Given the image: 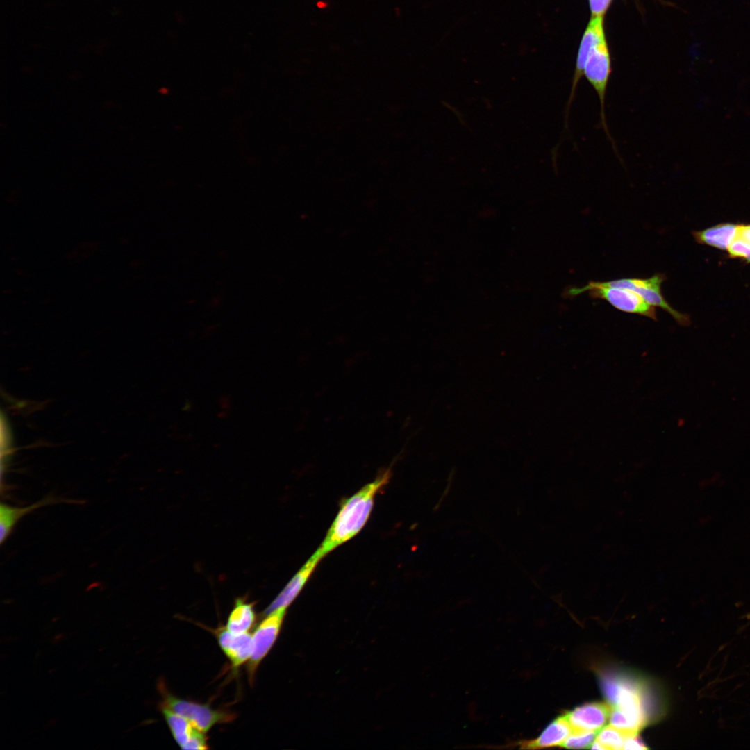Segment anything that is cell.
Returning <instances> with one entry per match:
<instances>
[{
  "instance_id": "cell-1",
  "label": "cell",
  "mask_w": 750,
  "mask_h": 750,
  "mask_svg": "<svg viewBox=\"0 0 750 750\" xmlns=\"http://www.w3.org/2000/svg\"><path fill=\"white\" fill-rule=\"evenodd\" d=\"M391 474L390 468L383 469L373 481L342 502L324 541L316 551L322 558L361 531L369 517L376 494L388 484Z\"/></svg>"
},
{
  "instance_id": "cell-2",
  "label": "cell",
  "mask_w": 750,
  "mask_h": 750,
  "mask_svg": "<svg viewBox=\"0 0 750 750\" xmlns=\"http://www.w3.org/2000/svg\"><path fill=\"white\" fill-rule=\"evenodd\" d=\"M601 683L611 707L610 724L626 734H638L650 720L644 706L642 684L634 678L618 675L605 676Z\"/></svg>"
},
{
  "instance_id": "cell-3",
  "label": "cell",
  "mask_w": 750,
  "mask_h": 750,
  "mask_svg": "<svg viewBox=\"0 0 750 750\" xmlns=\"http://www.w3.org/2000/svg\"><path fill=\"white\" fill-rule=\"evenodd\" d=\"M588 292L594 299L607 301L617 309L628 313L638 314L657 320L654 306L649 305L634 291L618 288L605 287L589 282L582 288H572L567 291V297H574Z\"/></svg>"
},
{
  "instance_id": "cell-4",
  "label": "cell",
  "mask_w": 750,
  "mask_h": 750,
  "mask_svg": "<svg viewBox=\"0 0 750 750\" xmlns=\"http://www.w3.org/2000/svg\"><path fill=\"white\" fill-rule=\"evenodd\" d=\"M665 278L664 274H656L648 278H621L608 281H594V283L634 291L649 305L662 308L669 313L680 325L688 326L690 322L689 316L673 308L661 292V285Z\"/></svg>"
},
{
  "instance_id": "cell-5",
  "label": "cell",
  "mask_w": 750,
  "mask_h": 750,
  "mask_svg": "<svg viewBox=\"0 0 750 750\" xmlns=\"http://www.w3.org/2000/svg\"><path fill=\"white\" fill-rule=\"evenodd\" d=\"M160 688L164 697L162 703L185 717L203 733L208 731L217 724L230 722L233 719V715L229 712L214 710L206 704L180 699L168 693L163 688Z\"/></svg>"
},
{
  "instance_id": "cell-6",
  "label": "cell",
  "mask_w": 750,
  "mask_h": 750,
  "mask_svg": "<svg viewBox=\"0 0 750 750\" xmlns=\"http://www.w3.org/2000/svg\"><path fill=\"white\" fill-rule=\"evenodd\" d=\"M610 74V57L606 42H604L597 46L590 53L585 65L583 75L599 98L601 124L608 138H610V136L606 123L605 104Z\"/></svg>"
},
{
  "instance_id": "cell-7",
  "label": "cell",
  "mask_w": 750,
  "mask_h": 750,
  "mask_svg": "<svg viewBox=\"0 0 750 750\" xmlns=\"http://www.w3.org/2000/svg\"><path fill=\"white\" fill-rule=\"evenodd\" d=\"M285 612V610H276L265 615L252 635L253 651L247 665V672L251 681L253 679L259 664L276 640Z\"/></svg>"
},
{
  "instance_id": "cell-8",
  "label": "cell",
  "mask_w": 750,
  "mask_h": 750,
  "mask_svg": "<svg viewBox=\"0 0 750 750\" xmlns=\"http://www.w3.org/2000/svg\"><path fill=\"white\" fill-rule=\"evenodd\" d=\"M606 42L603 17H592L582 38L575 66L572 86L567 103V112L574 100L576 88L583 75L585 65L591 51L599 44Z\"/></svg>"
},
{
  "instance_id": "cell-9",
  "label": "cell",
  "mask_w": 750,
  "mask_h": 750,
  "mask_svg": "<svg viewBox=\"0 0 750 750\" xmlns=\"http://www.w3.org/2000/svg\"><path fill=\"white\" fill-rule=\"evenodd\" d=\"M610 712L609 703L591 702L565 714L573 730L598 733L605 726Z\"/></svg>"
},
{
  "instance_id": "cell-10",
  "label": "cell",
  "mask_w": 750,
  "mask_h": 750,
  "mask_svg": "<svg viewBox=\"0 0 750 750\" xmlns=\"http://www.w3.org/2000/svg\"><path fill=\"white\" fill-rule=\"evenodd\" d=\"M322 558L315 551L265 610L264 615L276 610H285L303 589Z\"/></svg>"
},
{
  "instance_id": "cell-11",
  "label": "cell",
  "mask_w": 750,
  "mask_h": 750,
  "mask_svg": "<svg viewBox=\"0 0 750 750\" xmlns=\"http://www.w3.org/2000/svg\"><path fill=\"white\" fill-rule=\"evenodd\" d=\"M217 638L233 669H238L250 659L253 651V638L249 632L235 634L226 628H222L217 631Z\"/></svg>"
},
{
  "instance_id": "cell-12",
  "label": "cell",
  "mask_w": 750,
  "mask_h": 750,
  "mask_svg": "<svg viewBox=\"0 0 750 750\" xmlns=\"http://www.w3.org/2000/svg\"><path fill=\"white\" fill-rule=\"evenodd\" d=\"M67 502L66 499L47 496L42 499L26 507H15L1 503L0 506V541L1 544L6 540L18 521L31 511L42 506Z\"/></svg>"
},
{
  "instance_id": "cell-13",
  "label": "cell",
  "mask_w": 750,
  "mask_h": 750,
  "mask_svg": "<svg viewBox=\"0 0 750 750\" xmlns=\"http://www.w3.org/2000/svg\"><path fill=\"white\" fill-rule=\"evenodd\" d=\"M572 731L573 728L564 713L549 724L538 738L524 741L520 745L522 748L530 749L561 747Z\"/></svg>"
},
{
  "instance_id": "cell-14",
  "label": "cell",
  "mask_w": 750,
  "mask_h": 750,
  "mask_svg": "<svg viewBox=\"0 0 750 750\" xmlns=\"http://www.w3.org/2000/svg\"><path fill=\"white\" fill-rule=\"evenodd\" d=\"M738 224L720 223L703 230L693 231L692 235L695 241L700 244L727 251L735 236Z\"/></svg>"
},
{
  "instance_id": "cell-15",
  "label": "cell",
  "mask_w": 750,
  "mask_h": 750,
  "mask_svg": "<svg viewBox=\"0 0 750 750\" xmlns=\"http://www.w3.org/2000/svg\"><path fill=\"white\" fill-rule=\"evenodd\" d=\"M256 618L253 605L238 599L228 616L226 628L235 634L248 633L254 625Z\"/></svg>"
},
{
  "instance_id": "cell-16",
  "label": "cell",
  "mask_w": 750,
  "mask_h": 750,
  "mask_svg": "<svg viewBox=\"0 0 750 750\" xmlns=\"http://www.w3.org/2000/svg\"><path fill=\"white\" fill-rule=\"evenodd\" d=\"M161 711L173 737L179 746L183 749L198 728L185 717L176 713L163 703L161 706Z\"/></svg>"
},
{
  "instance_id": "cell-17",
  "label": "cell",
  "mask_w": 750,
  "mask_h": 750,
  "mask_svg": "<svg viewBox=\"0 0 750 750\" xmlns=\"http://www.w3.org/2000/svg\"><path fill=\"white\" fill-rule=\"evenodd\" d=\"M728 258L750 263V224H738L727 249Z\"/></svg>"
},
{
  "instance_id": "cell-18",
  "label": "cell",
  "mask_w": 750,
  "mask_h": 750,
  "mask_svg": "<svg viewBox=\"0 0 750 750\" xmlns=\"http://www.w3.org/2000/svg\"><path fill=\"white\" fill-rule=\"evenodd\" d=\"M627 735H628L626 733L609 724L606 726H603L598 732L596 739L590 748L598 749H622Z\"/></svg>"
},
{
  "instance_id": "cell-19",
  "label": "cell",
  "mask_w": 750,
  "mask_h": 750,
  "mask_svg": "<svg viewBox=\"0 0 750 750\" xmlns=\"http://www.w3.org/2000/svg\"><path fill=\"white\" fill-rule=\"evenodd\" d=\"M597 732L573 730L562 743V747L567 749L590 748L596 739Z\"/></svg>"
},
{
  "instance_id": "cell-20",
  "label": "cell",
  "mask_w": 750,
  "mask_h": 750,
  "mask_svg": "<svg viewBox=\"0 0 750 750\" xmlns=\"http://www.w3.org/2000/svg\"><path fill=\"white\" fill-rule=\"evenodd\" d=\"M206 733L197 729L189 742L186 744L183 749H208L207 744V740L206 738Z\"/></svg>"
},
{
  "instance_id": "cell-21",
  "label": "cell",
  "mask_w": 750,
  "mask_h": 750,
  "mask_svg": "<svg viewBox=\"0 0 750 750\" xmlns=\"http://www.w3.org/2000/svg\"><path fill=\"white\" fill-rule=\"evenodd\" d=\"M592 17H603L612 0H589Z\"/></svg>"
},
{
  "instance_id": "cell-22",
  "label": "cell",
  "mask_w": 750,
  "mask_h": 750,
  "mask_svg": "<svg viewBox=\"0 0 750 750\" xmlns=\"http://www.w3.org/2000/svg\"><path fill=\"white\" fill-rule=\"evenodd\" d=\"M644 744L638 738V734L628 735L626 738L623 749H647Z\"/></svg>"
}]
</instances>
